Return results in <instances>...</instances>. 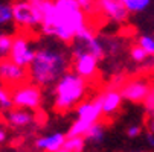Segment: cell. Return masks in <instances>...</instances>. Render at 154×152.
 I'll use <instances>...</instances> for the list:
<instances>
[{
  "mask_svg": "<svg viewBox=\"0 0 154 152\" xmlns=\"http://www.w3.org/2000/svg\"><path fill=\"white\" fill-rule=\"evenodd\" d=\"M70 53L58 47H40L28 66L29 81L40 87L54 85L72 66Z\"/></svg>",
  "mask_w": 154,
  "mask_h": 152,
  "instance_id": "obj_1",
  "label": "cell"
},
{
  "mask_svg": "<svg viewBox=\"0 0 154 152\" xmlns=\"http://www.w3.org/2000/svg\"><path fill=\"white\" fill-rule=\"evenodd\" d=\"M54 3L57 11L54 37L64 44H70L87 26V15L81 9L78 0H54Z\"/></svg>",
  "mask_w": 154,
  "mask_h": 152,
  "instance_id": "obj_2",
  "label": "cell"
},
{
  "mask_svg": "<svg viewBox=\"0 0 154 152\" xmlns=\"http://www.w3.org/2000/svg\"><path fill=\"white\" fill-rule=\"evenodd\" d=\"M87 79L75 72H66L54 85V108L58 113H67L84 100L87 93Z\"/></svg>",
  "mask_w": 154,
  "mask_h": 152,
  "instance_id": "obj_3",
  "label": "cell"
},
{
  "mask_svg": "<svg viewBox=\"0 0 154 152\" xmlns=\"http://www.w3.org/2000/svg\"><path fill=\"white\" fill-rule=\"evenodd\" d=\"M102 116L99 99L81 100L76 105V119L69 128L67 136H84L92 125H95Z\"/></svg>",
  "mask_w": 154,
  "mask_h": 152,
  "instance_id": "obj_4",
  "label": "cell"
},
{
  "mask_svg": "<svg viewBox=\"0 0 154 152\" xmlns=\"http://www.w3.org/2000/svg\"><path fill=\"white\" fill-rule=\"evenodd\" d=\"M11 96L14 106L26 108V110H38L43 103V91L41 87L31 82L18 84L11 88Z\"/></svg>",
  "mask_w": 154,
  "mask_h": 152,
  "instance_id": "obj_5",
  "label": "cell"
},
{
  "mask_svg": "<svg viewBox=\"0 0 154 152\" xmlns=\"http://www.w3.org/2000/svg\"><path fill=\"white\" fill-rule=\"evenodd\" d=\"M12 21L21 29H35L40 26V12L35 6L31 5L29 0H15L11 5Z\"/></svg>",
  "mask_w": 154,
  "mask_h": 152,
  "instance_id": "obj_6",
  "label": "cell"
},
{
  "mask_svg": "<svg viewBox=\"0 0 154 152\" xmlns=\"http://www.w3.org/2000/svg\"><path fill=\"white\" fill-rule=\"evenodd\" d=\"M29 81V73L26 67H21L9 58L0 59V82L9 88Z\"/></svg>",
  "mask_w": 154,
  "mask_h": 152,
  "instance_id": "obj_7",
  "label": "cell"
},
{
  "mask_svg": "<svg viewBox=\"0 0 154 152\" xmlns=\"http://www.w3.org/2000/svg\"><path fill=\"white\" fill-rule=\"evenodd\" d=\"M96 12L115 25H124L130 12L124 6L122 0H96Z\"/></svg>",
  "mask_w": 154,
  "mask_h": 152,
  "instance_id": "obj_8",
  "label": "cell"
},
{
  "mask_svg": "<svg viewBox=\"0 0 154 152\" xmlns=\"http://www.w3.org/2000/svg\"><path fill=\"white\" fill-rule=\"evenodd\" d=\"M72 58V69L75 73H78L79 76H82L84 79L90 81L98 75V69H99V59L96 56H93L92 53L87 52H78V53H70Z\"/></svg>",
  "mask_w": 154,
  "mask_h": 152,
  "instance_id": "obj_9",
  "label": "cell"
},
{
  "mask_svg": "<svg viewBox=\"0 0 154 152\" xmlns=\"http://www.w3.org/2000/svg\"><path fill=\"white\" fill-rule=\"evenodd\" d=\"M34 56H35V49L31 46L29 40L20 34L17 37H14L12 47L9 52V59L14 61L15 64H18V66L28 69V66L32 62Z\"/></svg>",
  "mask_w": 154,
  "mask_h": 152,
  "instance_id": "obj_10",
  "label": "cell"
},
{
  "mask_svg": "<svg viewBox=\"0 0 154 152\" xmlns=\"http://www.w3.org/2000/svg\"><path fill=\"white\" fill-rule=\"evenodd\" d=\"M151 87L152 85L149 84L146 78H136V79H130L124 82V85L119 90H121L124 100L131 102V103H142L143 97L146 96Z\"/></svg>",
  "mask_w": 154,
  "mask_h": 152,
  "instance_id": "obj_11",
  "label": "cell"
},
{
  "mask_svg": "<svg viewBox=\"0 0 154 152\" xmlns=\"http://www.w3.org/2000/svg\"><path fill=\"white\" fill-rule=\"evenodd\" d=\"M98 99L101 102L102 116H105V117H113L121 110L122 102H124L121 90L119 88H110V87L98 96Z\"/></svg>",
  "mask_w": 154,
  "mask_h": 152,
  "instance_id": "obj_12",
  "label": "cell"
},
{
  "mask_svg": "<svg viewBox=\"0 0 154 152\" xmlns=\"http://www.w3.org/2000/svg\"><path fill=\"white\" fill-rule=\"evenodd\" d=\"M5 120L8 122L9 126L15 128V129H21L31 126L35 122V116L34 113H31V110L26 108H11V110L5 111Z\"/></svg>",
  "mask_w": 154,
  "mask_h": 152,
  "instance_id": "obj_13",
  "label": "cell"
},
{
  "mask_svg": "<svg viewBox=\"0 0 154 152\" xmlns=\"http://www.w3.org/2000/svg\"><path fill=\"white\" fill-rule=\"evenodd\" d=\"M66 137L63 133H54L49 136H41L38 139H35L34 142V148L40 149V151H48V152H61L63 145L66 142Z\"/></svg>",
  "mask_w": 154,
  "mask_h": 152,
  "instance_id": "obj_14",
  "label": "cell"
},
{
  "mask_svg": "<svg viewBox=\"0 0 154 152\" xmlns=\"http://www.w3.org/2000/svg\"><path fill=\"white\" fill-rule=\"evenodd\" d=\"M84 139L87 143L90 145H95V146H99L104 143L105 140V126L101 120H98L95 125H92L89 128V131L84 134Z\"/></svg>",
  "mask_w": 154,
  "mask_h": 152,
  "instance_id": "obj_15",
  "label": "cell"
},
{
  "mask_svg": "<svg viewBox=\"0 0 154 152\" xmlns=\"http://www.w3.org/2000/svg\"><path fill=\"white\" fill-rule=\"evenodd\" d=\"M85 145L87 142L84 136H67L61 152H81L85 149Z\"/></svg>",
  "mask_w": 154,
  "mask_h": 152,
  "instance_id": "obj_16",
  "label": "cell"
},
{
  "mask_svg": "<svg viewBox=\"0 0 154 152\" xmlns=\"http://www.w3.org/2000/svg\"><path fill=\"white\" fill-rule=\"evenodd\" d=\"M122 3L130 14H139L151 5V0H122Z\"/></svg>",
  "mask_w": 154,
  "mask_h": 152,
  "instance_id": "obj_17",
  "label": "cell"
},
{
  "mask_svg": "<svg viewBox=\"0 0 154 152\" xmlns=\"http://www.w3.org/2000/svg\"><path fill=\"white\" fill-rule=\"evenodd\" d=\"M12 40H14V37L11 34L2 32V35H0V59L9 58V52H11V47H12Z\"/></svg>",
  "mask_w": 154,
  "mask_h": 152,
  "instance_id": "obj_18",
  "label": "cell"
},
{
  "mask_svg": "<svg viewBox=\"0 0 154 152\" xmlns=\"http://www.w3.org/2000/svg\"><path fill=\"white\" fill-rule=\"evenodd\" d=\"M14 108V102H12V96H11V88L0 85V110L2 111H8Z\"/></svg>",
  "mask_w": 154,
  "mask_h": 152,
  "instance_id": "obj_19",
  "label": "cell"
},
{
  "mask_svg": "<svg viewBox=\"0 0 154 152\" xmlns=\"http://www.w3.org/2000/svg\"><path fill=\"white\" fill-rule=\"evenodd\" d=\"M148 56H149V55H148V53L143 50V47H140L139 44L131 46V49H130V58H131V61H134V62H137V64H143Z\"/></svg>",
  "mask_w": 154,
  "mask_h": 152,
  "instance_id": "obj_20",
  "label": "cell"
},
{
  "mask_svg": "<svg viewBox=\"0 0 154 152\" xmlns=\"http://www.w3.org/2000/svg\"><path fill=\"white\" fill-rule=\"evenodd\" d=\"M137 44H139L140 47H143V50H145L148 55H154V37L146 35V34L139 35Z\"/></svg>",
  "mask_w": 154,
  "mask_h": 152,
  "instance_id": "obj_21",
  "label": "cell"
},
{
  "mask_svg": "<svg viewBox=\"0 0 154 152\" xmlns=\"http://www.w3.org/2000/svg\"><path fill=\"white\" fill-rule=\"evenodd\" d=\"M11 21H12V9H11V5L0 2V28L6 26L8 23H11Z\"/></svg>",
  "mask_w": 154,
  "mask_h": 152,
  "instance_id": "obj_22",
  "label": "cell"
},
{
  "mask_svg": "<svg viewBox=\"0 0 154 152\" xmlns=\"http://www.w3.org/2000/svg\"><path fill=\"white\" fill-rule=\"evenodd\" d=\"M142 105H143V110H145L146 117L148 116H154V87H151L149 91L146 93V96L143 97Z\"/></svg>",
  "mask_w": 154,
  "mask_h": 152,
  "instance_id": "obj_23",
  "label": "cell"
},
{
  "mask_svg": "<svg viewBox=\"0 0 154 152\" xmlns=\"http://www.w3.org/2000/svg\"><path fill=\"white\" fill-rule=\"evenodd\" d=\"M78 3L87 17H92L93 14H96V0H78Z\"/></svg>",
  "mask_w": 154,
  "mask_h": 152,
  "instance_id": "obj_24",
  "label": "cell"
},
{
  "mask_svg": "<svg viewBox=\"0 0 154 152\" xmlns=\"http://www.w3.org/2000/svg\"><path fill=\"white\" fill-rule=\"evenodd\" d=\"M142 134V126L140 125H130L128 128H127V136L130 137V139H136V137H139Z\"/></svg>",
  "mask_w": 154,
  "mask_h": 152,
  "instance_id": "obj_25",
  "label": "cell"
},
{
  "mask_svg": "<svg viewBox=\"0 0 154 152\" xmlns=\"http://www.w3.org/2000/svg\"><path fill=\"white\" fill-rule=\"evenodd\" d=\"M145 142H146V145L149 146V148H154V133H146L145 134Z\"/></svg>",
  "mask_w": 154,
  "mask_h": 152,
  "instance_id": "obj_26",
  "label": "cell"
},
{
  "mask_svg": "<svg viewBox=\"0 0 154 152\" xmlns=\"http://www.w3.org/2000/svg\"><path fill=\"white\" fill-rule=\"evenodd\" d=\"M146 128L149 133H154V116H148L146 119Z\"/></svg>",
  "mask_w": 154,
  "mask_h": 152,
  "instance_id": "obj_27",
  "label": "cell"
},
{
  "mask_svg": "<svg viewBox=\"0 0 154 152\" xmlns=\"http://www.w3.org/2000/svg\"><path fill=\"white\" fill-rule=\"evenodd\" d=\"M6 139H8L6 129H5V128H0V145L5 143V142H6Z\"/></svg>",
  "mask_w": 154,
  "mask_h": 152,
  "instance_id": "obj_28",
  "label": "cell"
},
{
  "mask_svg": "<svg viewBox=\"0 0 154 152\" xmlns=\"http://www.w3.org/2000/svg\"><path fill=\"white\" fill-rule=\"evenodd\" d=\"M0 35H2V31H0Z\"/></svg>",
  "mask_w": 154,
  "mask_h": 152,
  "instance_id": "obj_29",
  "label": "cell"
},
{
  "mask_svg": "<svg viewBox=\"0 0 154 152\" xmlns=\"http://www.w3.org/2000/svg\"><path fill=\"white\" fill-rule=\"evenodd\" d=\"M0 85H2V82H0Z\"/></svg>",
  "mask_w": 154,
  "mask_h": 152,
  "instance_id": "obj_30",
  "label": "cell"
}]
</instances>
